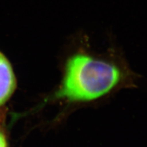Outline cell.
Returning <instances> with one entry per match:
<instances>
[{"mask_svg": "<svg viewBox=\"0 0 147 147\" xmlns=\"http://www.w3.org/2000/svg\"><path fill=\"white\" fill-rule=\"evenodd\" d=\"M136 75L116 53L96 54L79 47L64 61L53 99L67 103L94 102L134 84Z\"/></svg>", "mask_w": 147, "mask_h": 147, "instance_id": "1", "label": "cell"}, {"mask_svg": "<svg viewBox=\"0 0 147 147\" xmlns=\"http://www.w3.org/2000/svg\"><path fill=\"white\" fill-rule=\"evenodd\" d=\"M16 85V78L11 64L0 52V105L11 97Z\"/></svg>", "mask_w": 147, "mask_h": 147, "instance_id": "2", "label": "cell"}, {"mask_svg": "<svg viewBox=\"0 0 147 147\" xmlns=\"http://www.w3.org/2000/svg\"><path fill=\"white\" fill-rule=\"evenodd\" d=\"M0 147H7L6 139L1 132H0Z\"/></svg>", "mask_w": 147, "mask_h": 147, "instance_id": "3", "label": "cell"}]
</instances>
